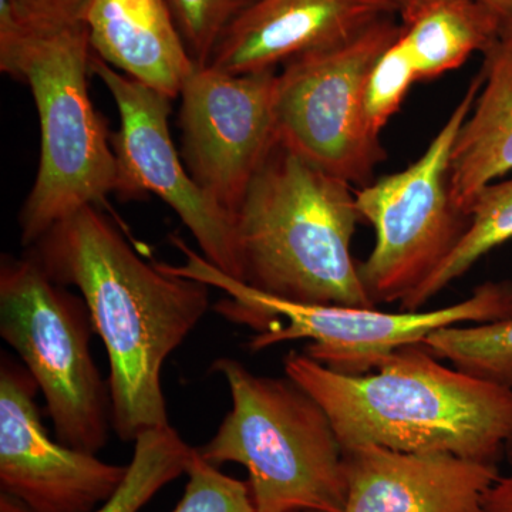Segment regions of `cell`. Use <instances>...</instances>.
<instances>
[{"instance_id":"7402d4cb","label":"cell","mask_w":512,"mask_h":512,"mask_svg":"<svg viewBox=\"0 0 512 512\" xmlns=\"http://www.w3.org/2000/svg\"><path fill=\"white\" fill-rule=\"evenodd\" d=\"M184 495L173 512H258L248 483L229 477L194 448Z\"/></svg>"},{"instance_id":"7c38bea8","label":"cell","mask_w":512,"mask_h":512,"mask_svg":"<svg viewBox=\"0 0 512 512\" xmlns=\"http://www.w3.org/2000/svg\"><path fill=\"white\" fill-rule=\"evenodd\" d=\"M36 380L2 355L0 487L33 512H93L123 483L128 466L106 463L52 440L39 409Z\"/></svg>"},{"instance_id":"cb8c5ba5","label":"cell","mask_w":512,"mask_h":512,"mask_svg":"<svg viewBox=\"0 0 512 512\" xmlns=\"http://www.w3.org/2000/svg\"><path fill=\"white\" fill-rule=\"evenodd\" d=\"M12 8L37 30H59L84 25L93 0H9Z\"/></svg>"},{"instance_id":"4316f807","label":"cell","mask_w":512,"mask_h":512,"mask_svg":"<svg viewBox=\"0 0 512 512\" xmlns=\"http://www.w3.org/2000/svg\"><path fill=\"white\" fill-rule=\"evenodd\" d=\"M478 2L493 10L495 15L503 19L504 23L512 19V0H478Z\"/></svg>"},{"instance_id":"277c9868","label":"cell","mask_w":512,"mask_h":512,"mask_svg":"<svg viewBox=\"0 0 512 512\" xmlns=\"http://www.w3.org/2000/svg\"><path fill=\"white\" fill-rule=\"evenodd\" d=\"M231 394L217 433L197 448L208 463L241 464L258 512H343L345 456L322 406L288 376L252 373L237 359L215 360Z\"/></svg>"},{"instance_id":"f1b7e54d","label":"cell","mask_w":512,"mask_h":512,"mask_svg":"<svg viewBox=\"0 0 512 512\" xmlns=\"http://www.w3.org/2000/svg\"><path fill=\"white\" fill-rule=\"evenodd\" d=\"M504 26H505V28H507L508 30H510L511 35H512V19H511V20H508V22H505V23H504Z\"/></svg>"},{"instance_id":"ba28073f","label":"cell","mask_w":512,"mask_h":512,"mask_svg":"<svg viewBox=\"0 0 512 512\" xmlns=\"http://www.w3.org/2000/svg\"><path fill=\"white\" fill-rule=\"evenodd\" d=\"M481 72L416 163L355 192L360 218L375 228L376 242L359 265L370 299L402 303L453 249L468 224L448 188L450 157L458 131L483 86Z\"/></svg>"},{"instance_id":"ffe728a7","label":"cell","mask_w":512,"mask_h":512,"mask_svg":"<svg viewBox=\"0 0 512 512\" xmlns=\"http://www.w3.org/2000/svg\"><path fill=\"white\" fill-rule=\"evenodd\" d=\"M424 346L468 375L512 389V319L437 330Z\"/></svg>"},{"instance_id":"f546056e","label":"cell","mask_w":512,"mask_h":512,"mask_svg":"<svg viewBox=\"0 0 512 512\" xmlns=\"http://www.w3.org/2000/svg\"><path fill=\"white\" fill-rule=\"evenodd\" d=\"M507 453L508 456H510V460L512 461V443L510 444V447H508Z\"/></svg>"},{"instance_id":"6da1fadb","label":"cell","mask_w":512,"mask_h":512,"mask_svg":"<svg viewBox=\"0 0 512 512\" xmlns=\"http://www.w3.org/2000/svg\"><path fill=\"white\" fill-rule=\"evenodd\" d=\"M30 254L79 289L110 362L111 426L123 441L168 426L163 367L210 306V286L147 262L89 205L49 229Z\"/></svg>"},{"instance_id":"9c48e42d","label":"cell","mask_w":512,"mask_h":512,"mask_svg":"<svg viewBox=\"0 0 512 512\" xmlns=\"http://www.w3.org/2000/svg\"><path fill=\"white\" fill-rule=\"evenodd\" d=\"M402 33L390 16L330 49L298 57L278 74L279 143L346 183L367 185L384 160L363 119L370 69Z\"/></svg>"},{"instance_id":"e0dca14e","label":"cell","mask_w":512,"mask_h":512,"mask_svg":"<svg viewBox=\"0 0 512 512\" xmlns=\"http://www.w3.org/2000/svg\"><path fill=\"white\" fill-rule=\"evenodd\" d=\"M504 22L478 0H430L402 20V39L419 80L458 69L476 52H487Z\"/></svg>"},{"instance_id":"4fadbf2b","label":"cell","mask_w":512,"mask_h":512,"mask_svg":"<svg viewBox=\"0 0 512 512\" xmlns=\"http://www.w3.org/2000/svg\"><path fill=\"white\" fill-rule=\"evenodd\" d=\"M392 13L386 0H252L225 30L208 66L228 74L275 70L348 42Z\"/></svg>"},{"instance_id":"ac0fdd59","label":"cell","mask_w":512,"mask_h":512,"mask_svg":"<svg viewBox=\"0 0 512 512\" xmlns=\"http://www.w3.org/2000/svg\"><path fill=\"white\" fill-rule=\"evenodd\" d=\"M467 218V227L456 245L436 271L400 303L402 311L423 309L484 255L512 239V180L485 187L471 202Z\"/></svg>"},{"instance_id":"8992f818","label":"cell","mask_w":512,"mask_h":512,"mask_svg":"<svg viewBox=\"0 0 512 512\" xmlns=\"http://www.w3.org/2000/svg\"><path fill=\"white\" fill-rule=\"evenodd\" d=\"M92 45L86 25L33 29L22 62L40 121L35 184L20 212V239L35 245L74 212L117 191L119 167L89 94Z\"/></svg>"},{"instance_id":"d4e9b609","label":"cell","mask_w":512,"mask_h":512,"mask_svg":"<svg viewBox=\"0 0 512 512\" xmlns=\"http://www.w3.org/2000/svg\"><path fill=\"white\" fill-rule=\"evenodd\" d=\"M484 512H512V474L500 476L485 495Z\"/></svg>"},{"instance_id":"603a6c76","label":"cell","mask_w":512,"mask_h":512,"mask_svg":"<svg viewBox=\"0 0 512 512\" xmlns=\"http://www.w3.org/2000/svg\"><path fill=\"white\" fill-rule=\"evenodd\" d=\"M252 0H167L190 55L208 66L221 36Z\"/></svg>"},{"instance_id":"3957f363","label":"cell","mask_w":512,"mask_h":512,"mask_svg":"<svg viewBox=\"0 0 512 512\" xmlns=\"http://www.w3.org/2000/svg\"><path fill=\"white\" fill-rule=\"evenodd\" d=\"M234 218L244 284L284 301L376 306L352 255L360 215L345 180L278 141Z\"/></svg>"},{"instance_id":"44dd1931","label":"cell","mask_w":512,"mask_h":512,"mask_svg":"<svg viewBox=\"0 0 512 512\" xmlns=\"http://www.w3.org/2000/svg\"><path fill=\"white\" fill-rule=\"evenodd\" d=\"M414 82H419V74L406 43L399 36L379 56L366 79L363 119L372 136L379 138L380 131L399 111Z\"/></svg>"},{"instance_id":"5bb4252c","label":"cell","mask_w":512,"mask_h":512,"mask_svg":"<svg viewBox=\"0 0 512 512\" xmlns=\"http://www.w3.org/2000/svg\"><path fill=\"white\" fill-rule=\"evenodd\" d=\"M343 512H484L497 464L365 444L343 450Z\"/></svg>"},{"instance_id":"83f0119b","label":"cell","mask_w":512,"mask_h":512,"mask_svg":"<svg viewBox=\"0 0 512 512\" xmlns=\"http://www.w3.org/2000/svg\"><path fill=\"white\" fill-rule=\"evenodd\" d=\"M0 512H33L18 498L0 491Z\"/></svg>"},{"instance_id":"484cf974","label":"cell","mask_w":512,"mask_h":512,"mask_svg":"<svg viewBox=\"0 0 512 512\" xmlns=\"http://www.w3.org/2000/svg\"><path fill=\"white\" fill-rule=\"evenodd\" d=\"M392 6L394 13H399L402 20L410 18L421 6L429 3L430 0H386Z\"/></svg>"},{"instance_id":"9a60e30c","label":"cell","mask_w":512,"mask_h":512,"mask_svg":"<svg viewBox=\"0 0 512 512\" xmlns=\"http://www.w3.org/2000/svg\"><path fill=\"white\" fill-rule=\"evenodd\" d=\"M84 25L97 57L168 99L198 67L167 0H93Z\"/></svg>"},{"instance_id":"d6986e66","label":"cell","mask_w":512,"mask_h":512,"mask_svg":"<svg viewBox=\"0 0 512 512\" xmlns=\"http://www.w3.org/2000/svg\"><path fill=\"white\" fill-rule=\"evenodd\" d=\"M134 443L133 458L123 483L93 512H138L165 485L187 471L194 447L171 424L144 431Z\"/></svg>"},{"instance_id":"30bf717a","label":"cell","mask_w":512,"mask_h":512,"mask_svg":"<svg viewBox=\"0 0 512 512\" xmlns=\"http://www.w3.org/2000/svg\"><path fill=\"white\" fill-rule=\"evenodd\" d=\"M92 72L107 87L120 116L111 138L119 167L120 194L151 192L170 205L190 229L207 261L242 281L235 218L192 178L178 156L168 117L171 99L92 56Z\"/></svg>"},{"instance_id":"2e32d148","label":"cell","mask_w":512,"mask_h":512,"mask_svg":"<svg viewBox=\"0 0 512 512\" xmlns=\"http://www.w3.org/2000/svg\"><path fill=\"white\" fill-rule=\"evenodd\" d=\"M484 82L450 157L448 188L466 215L474 198L512 171V35H501L484 53Z\"/></svg>"},{"instance_id":"8fae6325","label":"cell","mask_w":512,"mask_h":512,"mask_svg":"<svg viewBox=\"0 0 512 512\" xmlns=\"http://www.w3.org/2000/svg\"><path fill=\"white\" fill-rule=\"evenodd\" d=\"M276 83L275 70L228 74L204 66L180 94L184 163L232 215L278 143Z\"/></svg>"},{"instance_id":"5b68a950","label":"cell","mask_w":512,"mask_h":512,"mask_svg":"<svg viewBox=\"0 0 512 512\" xmlns=\"http://www.w3.org/2000/svg\"><path fill=\"white\" fill-rule=\"evenodd\" d=\"M171 242L183 252L180 265L168 271L220 289L227 295L214 311L255 335L252 353L286 342L306 340L303 352L316 362L345 375H363L384 357L404 346L424 343L437 330L512 319V282H484L464 301L439 309L384 312L376 306L312 305L284 301L231 278L180 237Z\"/></svg>"},{"instance_id":"7a4b0ae2","label":"cell","mask_w":512,"mask_h":512,"mask_svg":"<svg viewBox=\"0 0 512 512\" xmlns=\"http://www.w3.org/2000/svg\"><path fill=\"white\" fill-rule=\"evenodd\" d=\"M284 369L328 414L343 450L375 444L497 464L512 443V389L443 365L424 343L397 349L363 375L296 350Z\"/></svg>"},{"instance_id":"52a82bcc","label":"cell","mask_w":512,"mask_h":512,"mask_svg":"<svg viewBox=\"0 0 512 512\" xmlns=\"http://www.w3.org/2000/svg\"><path fill=\"white\" fill-rule=\"evenodd\" d=\"M93 333L86 302L35 255L2 256L0 336L36 380L57 441L97 454L109 441L111 399L90 349Z\"/></svg>"}]
</instances>
